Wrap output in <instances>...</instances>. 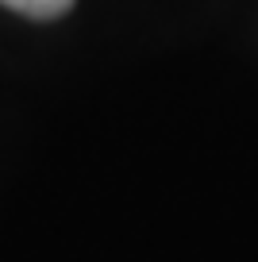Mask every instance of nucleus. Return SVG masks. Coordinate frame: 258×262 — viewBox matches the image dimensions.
I'll use <instances>...</instances> for the list:
<instances>
[{"mask_svg": "<svg viewBox=\"0 0 258 262\" xmlns=\"http://www.w3.org/2000/svg\"><path fill=\"white\" fill-rule=\"evenodd\" d=\"M0 4L19 12V16H31V19H54L70 8L73 0H0Z\"/></svg>", "mask_w": 258, "mask_h": 262, "instance_id": "obj_1", "label": "nucleus"}]
</instances>
